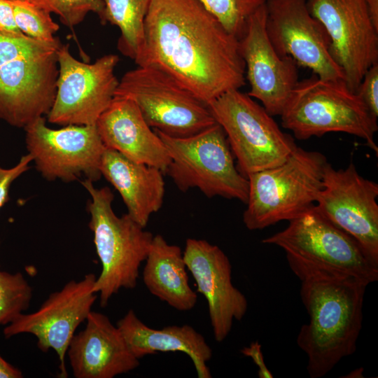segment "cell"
Returning <instances> with one entry per match:
<instances>
[{"label": "cell", "mask_w": 378, "mask_h": 378, "mask_svg": "<svg viewBox=\"0 0 378 378\" xmlns=\"http://www.w3.org/2000/svg\"><path fill=\"white\" fill-rule=\"evenodd\" d=\"M288 222L286 228L262 243L282 248L296 276L322 273L356 278L368 285L378 280V265L355 239L326 218L314 205Z\"/></svg>", "instance_id": "277c9868"}, {"label": "cell", "mask_w": 378, "mask_h": 378, "mask_svg": "<svg viewBox=\"0 0 378 378\" xmlns=\"http://www.w3.org/2000/svg\"><path fill=\"white\" fill-rule=\"evenodd\" d=\"M81 184L91 197L88 204L89 227L102 266L93 291L99 293L100 304L105 307L121 288L136 286L139 268L148 255L153 235L127 214L119 217L114 213V196L109 188H97L88 179Z\"/></svg>", "instance_id": "8992f818"}, {"label": "cell", "mask_w": 378, "mask_h": 378, "mask_svg": "<svg viewBox=\"0 0 378 378\" xmlns=\"http://www.w3.org/2000/svg\"><path fill=\"white\" fill-rule=\"evenodd\" d=\"M32 160L31 156L28 153L23 155L18 164L11 168L0 167V209L8 201L10 185L29 169V163Z\"/></svg>", "instance_id": "f546056e"}, {"label": "cell", "mask_w": 378, "mask_h": 378, "mask_svg": "<svg viewBox=\"0 0 378 378\" xmlns=\"http://www.w3.org/2000/svg\"><path fill=\"white\" fill-rule=\"evenodd\" d=\"M370 18L378 28V0H365Z\"/></svg>", "instance_id": "836d02e7"}, {"label": "cell", "mask_w": 378, "mask_h": 378, "mask_svg": "<svg viewBox=\"0 0 378 378\" xmlns=\"http://www.w3.org/2000/svg\"><path fill=\"white\" fill-rule=\"evenodd\" d=\"M24 129L28 153L47 180L70 182L83 176L94 182L101 178L100 162L106 147L96 125L52 129L41 116Z\"/></svg>", "instance_id": "7c38bea8"}, {"label": "cell", "mask_w": 378, "mask_h": 378, "mask_svg": "<svg viewBox=\"0 0 378 378\" xmlns=\"http://www.w3.org/2000/svg\"><path fill=\"white\" fill-rule=\"evenodd\" d=\"M100 172L120 193L127 207V214L146 227L150 216L162 206L164 173L156 167L134 162L106 148L102 156Z\"/></svg>", "instance_id": "44dd1931"}, {"label": "cell", "mask_w": 378, "mask_h": 378, "mask_svg": "<svg viewBox=\"0 0 378 378\" xmlns=\"http://www.w3.org/2000/svg\"><path fill=\"white\" fill-rule=\"evenodd\" d=\"M0 30L22 33L15 23L11 0H0Z\"/></svg>", "instance_id": "1f68e13d"}, {"label": "cell", "mask_w": 378, "mask_h": 378, "mask_svg": "<svg viewBox=\"0 0 378 378\" xmlns=\"http://www.w3.org/2000/svg\"><path fill=\"white\" fill-rule=\"evenodd\" d=\"M281 125L299 140L344 132L364 139L378 153L377 120L344 80L314 76L298 81L280 115Z\"/></svg>", "instance_id": "5b68a950"}, {"label": "cell", "mask_w": 378, "mask_h": 378, "mask_svg": "<svg viewBox=\"0 0 378 378\" xmlns=\"http://www.w3.org/2000/svg\"><path fill=\"white\" fill-rule=\"evenodd\" d=\"M297 276L309 316V323L299 331L297 344L307 356L310 377L320 378L355 352L368 284L353 277L322 273Z\"/></svg>", "instance_id": "7a4b0ae2"}, {"label": "cell", "mask_w": 378, "mask_h": 378, "mask_svg": "<svg viewBox=\"0 0 378 378\" xmlns=\"http://www.w3.org/2000/svg\"><path fill=\"white\" fill-rule=\"evenodd\" d=\"M86 320L67 349L75 377L113 378L139 365L120 330L106 315L91 311Z\"/></svg>", "instance_id": "d6986e66"}, {"label": "cell", "mask_w": 378, "mask_h": 378, "mask_svg": "<svg viewBox=\"0 0 378 378\" xmlns=\"http://www.w3.org/2000/svg\"><path fill=\"white\" fill-rule=\"evenodd\" d=\"M96 126L106 148L165 173L170 162L166 147L134 102L114 97L99 117Z\"/></svg>", "instance_id": "ffe728a7"}, {"label": "cell", "mask_w": 378, "mask_h": 378, "mask_svg": "<svg viewBox=\"0 0 378 378\" xmlns=\"http://www.w3.org/2000/svg\"><path fill=\"white\" fill-rule=\"evenodd\" d=\"M62 44L57 37L43 41L0 30V119L24 128L48 114L55 97Z\"/></svg>", "instance_id": "3957f363"}, {"label": "cell", "mask_w": 378, "mask_h": 378, "mask_svg": "<svg viewBox=\"0 0 378 378\" xmlns=\"http://www.w3.org/2000/svg\"><path fill=\"white\" fill-rule=\"evenodd\" d=\"M118 61L117 55L108 54L92 64L83 62L71 55L68 44H62L57 52L56 93L48 121L63 126L96 125L114 98Z\"/></svg>", "instance_id": "8fae6325"}, {"label": "cell", "mask_w": 378, "mask_h": 378, "mask_svg": "<svg viewBox=\"0 0 378 378\" xmlns=\"http://www.w3.org/2000/svg\"><path fill=\"white\" fill-rule=\"evenodd\" d=\"M265 28L276 52L323 79L344 80L332 59L323 24L309 13L307 0H266Z\"/></svg>", "instance_id": "2e32d148"}, {"label": "cell", "mask_w": 378, "mask_h": 378, "mask_svg": "<svg viewBox=\"0 0 378 378\" xmlns=\"http://www.w3.org/2000/svg\"><path fill=\"white\" fill-rule=\"evenodd\" d=\"M183 255L197 292L207 302L214 338L221 342L231 331L233 321H241L245 316L246 298L232 284L231 263L218 246L204 239L188 238Z\"/></svg>", "instance_id": "ac0fdd59"}, {"label": "cell", "mask_w": 378, "mask_h": 378, "mask_svg": "<svg viewBox=\"0 0 378 378\" xmlns=\"http://www.w3.org/2000/svg\"><path fill=\"white\" fill-rule=\"evenodd\" d=\"M153 130L170 158L165 173L181 191L196 188L209 198L219 196L246 203L248 180L236 167L227 136L219 124L216 122L186 137Z\"/></svg>", "instance_id": "ba28073f"}, {"label": "cell", "mask_w": 378, "mask_h": 378, "mask_svg": "<svg viewBox=\"0 0 378 378\" xmlns=\"http://www.w3.org/2000/svg\"><path fill=\"white\" fill-rule=\"evenodd\" d=\"M130 350L138 359L158 352H182L194 365L199 378H211L206 363L212 349L202 335L189 325L169 326L153 329L144 323L130 309L117 323Z\"/></svg>", "instance_id": "7402d4cb"}, {"label": "cell", "mask_w": 378, "mask_h": 378, "mask_svg": "<svg viewBox=\"0 0 378 378\" xmlns=\"http://www.w3.org/2000/svg\"><path fill=\"white\" fill-rule=\"evenodd\" d=\"M241 352L243 355L251 358L258 368V375L260 378H272L273 375L267 368L261 351V345L256 341L248 346L244 347Z\"/></svg>", "instance_id": "4dcf8cb0"}, {"label": "cell", "mask_w": 378, "mask_h": 378, "mask_svg": "<svg viewBox=\"0 0 378 378\" xmlns=\"http://www.w3.org/2000/svg\"><path fill=\"white\" fill-rule=\"evenodd\" d=\"M104 12L101 20L118 27V48L134 60L144 38V20L152 0H102Z\"/></svg>", "instance_id": "cb8c5ba5"}, {"label": "cell", "mask_w": 378, "mask_h": 378, "mask_svg": "<svg viewBox=\"0 0 378 378\" xmlns=\"http://www.w3.org/2000/svg\"><path fill=\"white\" fill-rule=\"evenodd\" d=\"M225 29L240 39L249 18L266 0H199Z\"/></svg>", "instance_id": "d4e9b609"}, {"label": "cell", "mask_w": 378, "mask_h": 378, "mask_svg": "<svg viewBox=\"0 0 378 378\" xmlns=\"http://www.w3.org/2000/svg\"><path fill=\"white\" fill-rule=\"evenodd\" d=\"M96 279L94 274H88L82 280L68 282L60 290L51 293L36 312L17 316L5 327V337L34 335L41 351H55L59 361L58 377H67L65 354L76 328L86 320L97 299L93 291Z\"/></svg>", "instance_id": "9a60e30c"}, {"label": "cell", "mask_w": 378, "mask_h": 378, "mask_svg": "<svg viewBox=\"0 0 378 378\" xmlns=\"http://www.w3.org/2000/svg\"><path fill=\"white\" fill-rule=\"evenodd\" d=\"M307 6L324 27L330 53L356 92L365 73L378 62V28L365 0H307Z\"/></svg>", "instance_id": "5bb4252c"}, {"label": "cell", "mask_w": 378, "mask_h": 378, "mask_svg": "<svg viewBox=\"0 0 378 378\" xmlns=\"http://www.w3.org/2000/svg\"><path fill=\"white\" fill-rule=\"evenodd\" d=\"M265 22V4L249 18L239 47L250 85L247 94L259 100L270 115L280 116L298 82V65L290 57L276 52Z\"/></svg>", "instance_id": "e0dca14e"}, {"label": "cell", "mask_w": 378, "mask_h": 378, "mask_svg": "<svg viewBox=\"0 0 378 378\" xmlns=\"http://www.w3.org/2000/svg\"><path fill=\"white\" fill-rule=\"evenodd\" d=\"M21 371L6 362L0 356V378H21Z\"/></svg>", "instance_id": "d6a6232c"}, {"label": "cell", "mask_w": 378, "mask_h": 378, "mask_svg": "<svg viewBox=\"0 0 378 378\" xmlns=\"http://www.w3.org/2000/svg\"><path fill=\"white\" fill-rule=\"evenodd\" d=\"M14 17L18 29L32 38L51 41L59 29L50 13L27 0H11Z\"/></svg>", "instance_id": "484cf974"}, {"label": "cell", "mask_w": 378, "mask_h": 378, "mask_svg": "<svg viewBox=\"0 0 378 378\" xmlns=\"http://www.w3.org/2000/svg\"><path fill=\"white\" fill-rule=\"evenodd\" d=\"M207 106L245 176L281 164L298 146L262 106L239 89L223 93Z\"/></svg>", "instance_id": "9c48e42d"}, {"label": "cell", "mask_w": 378, "mask_h": 378, "mask_svg": "<svg viewBox=\"0 0 378 378\" xmlns=\"http://www.w3.org/2000/svg\"><path fill=\"white\" fill-rule=\"evenodd\" d=\"M145 261L143 281L152 295L178 311H189L195 306L197 295L190 286L178 246L169 244L160 234L155 235Z\"/></svg>", "instance_id": "603a6c76"}, {"label": "cell", "mask_w": 378, "mask_h": 378, "mask_svg": "<svg viewBox=\"0 0 378 378\" xmlns=\"http://www.w3.org/2000/svg\"><path fill=\"white\" fill-rule=\"evenodd\" d=\"M356 93L363 101L370 115L378 118V62L365 73Z\"/></svg>", "instance_id": "f1b7e54d"}, {"label": "cell", "mask_w": 378, "mask_h": 378, "mask_svg": "<svg viewBox=\"0 0 378 378\" xmlns=\"http://www.w3.org/2000/svg\"><path fill=\"white\" fill-rule=\"evenodd\" d=\"M31 297V287L21 273L0 270V324L10 323L26 310Z\"/></svg>", "instance_id": "4316f807"}, {"label": "cell", "mask_w": 378, "mask_h": 378, "mask_svg": "<svg viewBox=\"0 0 378 378\" xmlns=\"http://www.w3.org/2000/svg\"><path fill=\"white\" fill-rule=\"evenodd\" d=\"M114 97L128 99L153 130L174 137L199 133L216 122L207 105L171 76L138 66L119 81Z\"/></svg>", "instance_id": "30bf717a"}, {"label": "cell", "mask_w": 378, "mask_h": 378, "mask_svg": "<svg viewBox=\"0 0 378 378\" xmlns=\"http://www.w3.org/2000/svg\"><path fill=\"white\" fill-rule=\"evenodd\" d=\"M134 62L167 73L206 105L245 85L239 40L199 0H152Z\"/></svg>", "instance_id": "6da1fadb"}, {"label": "cell", "mask_w": 378, "mask_h": 378, "mask_svg": "<svg viewBox=\"0 0 378 378\" xmlns=\"http://www.w3.org/2000/svg\"><path fill=\"white\" fill-rule=\"evenodd\" d=\"M378 184L360 176L354 163L335 169L325 165L323 188L314 207L355 239L378 265Z\"/></svg>", "instance_id": "4fadbf2b"}, {"label": "cell", "mask_w": 378, "mask_h": 378, "mask_svg": "<svg viewBox=\"0 0 378 378\" xmlns=\"http://www.w3.org/2000/svg\"><path fill=\"white\" fill-rule=\"evenodd\" d=\"M36 6L59 17L66 27L72 28L80 24L86 15L93 12L99 18L104 12L102 0H27Z\"/></svg>", "instance_id": "83f0119b"}, {"label": "cell", "mask_w": 378, "mask_h": 378, "mask_svg": "<svg viewBox=\"0 0 378 378\" xmlns=\"http://www.w3.org/2000/svg\"><path fill=\"white\" fill-rule=\"evenodd\" d=\"M328 162L318 151L297 146L281 164L248 174L243 222L250 230L290 220L312 208L323 188Z\"/></svg>", "instance_id": "52a82bcc"}]
</instances>
